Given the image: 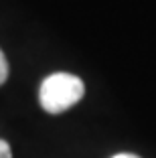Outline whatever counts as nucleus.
<instances>
[{"mask_svg":"<svg viewBox=\"0 0 156 158\" xmlns=\"http://www.w3.org/2000/svg\"><path fill=\"white\" fill-rule=\"evenodd\" d=\"M8 79V61H6V55L0 49V85Z\"/></svg>","mask_w":156,"mask_h":158,"instance_id":"obj_2","label":"nucleus"},{"mask_svg":"<svg viewBox=\"0 0 156 158\" xmlns=\"http://www.w3.org/2000/svg\"><path fill=\"white\" fill-rule=\"evenodd\" d=\"M0 158H12V152H10V146L6 140H0Z\"/></svg>","mask_w":156,"mask_h":158,"instance_id":"obj_3","label":"nucleus"},{"mask_svg":"<svg viewBox=\"0 0 156 158\" xmlns=\"http://www.w3.org/2000/svg\"><path fill=\"white\" fill-rule=\"evenodd\" d=\"M85 85L77 75L71 73H53L43 81L39 102L49 114H63L71 106L81 102Z\"/></svg>","mask_w":156,"mask_h":158,"instance_id":"obj_1","label":"nucleus"},{"mask_svg":"<svg viewBox=\"0 0 156 158\" xmlns=\"http://www.w3.org/2000/svg\"><path fill=\"white\" fill-rule=\"evenodd\" d=\"M114 158H138V156H134V154H118Z\"/></svg>","mask_w":156,"mask_h":158,"instance_id":"obj_4","label":"nucleus"}]
</instances>
